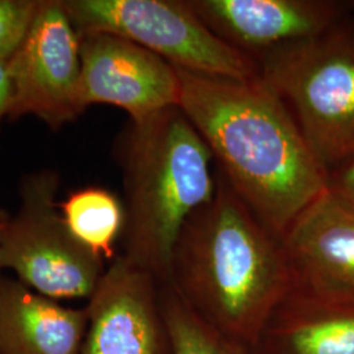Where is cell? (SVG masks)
Instances as JSON below:
<instances>
[{"mask_svg": "<svg viewBox=\"0 0 354 354\" xmlns=\"http://www.w3.org/2000/svg\"><path fill=\"white\" fill-rule=\"evenodd\" d=\"M177 73V106L209 146L218 172L253 214L283 238L328 180L289 109L261 77Z\"/></svg>", "mask_w": 354, "mask_h": 354, "instance_id": "obj_1", "label": "cell"}, {"mask_svg": "<svg viewBox=\"0 0 354 354\" xmlns=\"http://www.w3.org/2000/svg\"><path fill=\"white\" fill-rule=\"evenodd\" d=\"M294 282L282 238L216 172L214 197L180 231L168 283L207 324L257 346Z\"/></svg>", "mask_w": 354, "mask_h": 354, "instance_id": "obj_2", "label": "cell"}, {"mask_svg": "<svg viewBox=\"0 0 354 354\" xmlns=\"http://www.w3.org/2000/svg\"><path fill=\"white\" fill-rule=\"evenodd\" d=\"M115 152L125 212L121 254L165 285L180 231L214 197L213 153L178 106L130 120Z\"/></svg>", "mask_w": 354, "mask_h": 354, "instance_id": "obj_3", "label": "cell"}, {"mask_svg": "<svg viewBox=\"0 0 354 354\" xmlns=\"http://www.w3.org/2000/svg\"><path fill=\"white\" fill-rule=\"evenodd\" d=\"M257 67L327 175L354 160V16Z\"/></svg>", "mask_w": 354, "mask_h": 354, "instance_id": "obj_4", "label": "cell"}, {"mask_svg": "<svg viewBox=\"0 0 354 354\" xmlns=\"http://www.w3.org/2000/svg\"><path fill=\"white\" fill-rule=\"evenodd\" d=\"M59 184V174L49 168L21 177L17 209L0 239L1 266L54 301H88L106 270L105 260L67 227L57 203Z\"/></svg>", "mask_w": 354, "mask_h": 354, "instance_id": "obj_5", "label": "cell"}, {"mask_svg": "<svg viewBox=\"0 0 354 354\" xmlns=\"http://www.w3.org/2000/svg\"><path fill=\"white\" fill-rule=\"evenodd\" d=\"M79 37L108 33L155 53L174 67L236 80L260 77L250 57L203 24L189 0H58Z\"/></svg>", "mask_w": 354, "mask_h": 354, "instance_id": "obj_6", "label": "cell"}, {"mask_svg": "<svg viewBox=\"0 0 354 354\" xmlns=\"http://www.w3.org/2000/svg\"><path fill=\"white\" fill-rule=\"evenodd\" d=\"M80 38L58 0H39L26 36L8 58L7 118L33 115L53 130L84 113L79 102Z\"/></svg>", "mask_w": 354, "mask_h": 354, "instance_id": "obj_7", "label": "cell"}, {"mask_svg": "<svg viewBox=\"0 0 354 354\" xmlns=\"http://www.w3.org/2000/svg\"><path fill=\"white\" fill-rule=\"evenodd\" d=\"M215 36L257 62L354 16L349 0H189Z\"/></svg>", "mask_w": 354, "mask_h": 354, "instance_id": "obj_8", "label": "cell"}, {"mask_svg": "<svg viewBox=\"0 0 354 354\" xmlns=\"http://www.w3.org/2000/svg\"><path fill=\"white\" fill-rule=\"evenodd\" d=\"M80 38L79 102L83 111L105 104L142 120L177 106L176 67L140 45L108 33Z\"/></svg>", "mask_w": 354, "mask_h": 354, "instance_id": "obj_9", "label": "cell"}, {"mask_svg": "<svg viewBox=\"0 0 354 354\" xmlns=\"http://www.w3.org/2000/svg\"><path fill=\"white\" fill-rule=\"evenodd\" d=\"M86 307L80 354H174L160 283L124 254L111 261Z\"/></svg>", "mask_w": 354, "mask_h": 354, "instance_id": "obj_10", "label": "cell"}, {"mask_svg": "<svg viewBox=\"0 0 354 354\" xmlns=\"http://www.w3.org/2000/svg\"><path fill=\"white\" fill-rule=\"evenodd\" d=\"M257 349L261 354H354V292L295 277Z\"/></svg>", "mask_w": 354, "mask_h": 354, "instance_id": "obj_11", "label": "cell"}, {"mask_svg": "<svg viewBox=\"0 0 354 354\" xmlns=\"http://www.w3.org/2000/svg\"><path fill=\"white\" fill-rule=\"evenodd\" d=\"M295 277L354 292V210L326 189L282 238Z\"/></svg>", "mask_w": 354, "mask_h": 354, "instance_id": "obj_12", "label": "cell"}, {"mask_svg": "<svg viewBox=\"0 0 354 354\" xmlns=\"http://www.w3.org/2000/svg\"><path fill=\"white\" fill-rule=\"evenodd\" d=\"M87 307H66L0 276V354H80Z\"/></svg>", "mask_w": 354, "mask_h": 354, "instance_id": "obj_13", "label": "cell"}, {"mask_svg": "<svg viewBox=\"0 0 354 354\" xmlns=\"http://www.w3.org/2000/svg\"><path fill=\"white\" fill-rule=\"evenodd\" d=\"M59 207L76 239L104 260L112 261L118 254L115 247L125 223L122 200L102 187H84L71 192Z\"/></svg>", "mask_w": 354, "mask_h": 354, "instance_id": "obj_14", "label": "cell"}, {"mask_svg": "<svg viewBox=\"0 0 354 354\" xmlns=\"http://www.w3.org/2000/svg\"><path fill=\"white\" fill-rule=\"evenodd\" d=\"M160 304L174 354H261L207 324L169 285H160Z\"/></svg>", "mask_w": 354, "mask_h": 354, "instance_id": "obj_15", "label": "cell"}, {"mask_svg": "<svg viewBox=\"0 0 354 354\" xmlns=\"http://www.w3.org/2000/svg\"><path fill=\"white\" fill-rule=\"evenodd\" d=\"M39 0H0V57H11L26 36Z\"/></svg>", "mask_w": 354, "mask_h": 354, "instance_id": "obj_16", "label": "cell"}, {"mask_svg": "<svg viewBox=\"0 0 354 354\" xmlns=\"http://www.w3.org/2000/svg\"><path fill=\"white\" fill-rule=\"evenodd\" d=\"M327 190L354 210V160L328 174Z\"/></svg>", "mask_w": 354, "mask_h": 354, "instance_id": "obj_17", "label": "cell"}, {"mask_svg": "<svg viewBox=\"0 0 354 354\" xmlns=\"http://www.w3.org/2000/svg\"><path fill=\"white\" fill-rule=\"evenodd\" d=\"M8 58L0 57V122L4 118H7L11 102V79L8 70Z\"/></svg>", "mask_w": 354, "mask_h": 354, "instance_id": "obj_18", "label": "cell"}, {"mask_svg": "<svg viewBox=\"0 0 354 354\" xmlns=\"http://www.w3.org/2000/svg\"><path fill=\"white\" fill-rule=\"evenodd\" d=\"M11 215L8 214L3 207H0V239H1V235H3V231L8 223V219H10ZM3 270V266H1V257H0V272Z\"/></svg>", "mask_w": 354, "mask_h": 354, "instance_id": "obj_19", "label": "cell"}]
</instances>
